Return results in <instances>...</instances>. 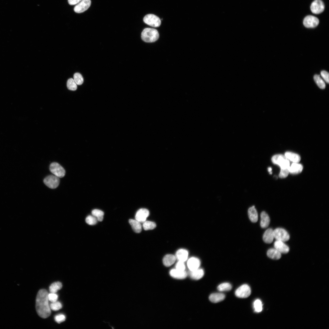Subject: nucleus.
<instances>
[{"label": "nucleus", "instance_id": "nucleus-1", "mask_svg": "<svg viewBox=\"0 0 329 329\" xmlns=\"http://www.w3.org/2000/svg\"><path fill=\"white\" fill-rule=\"evenodd\" d=\"M48 293L45 289H41L38 292L36 299V309L38 315L43 318L49 317L51 314L49 305Z\"/></svg>", "mask_w": 329, "mask_h": 329}, {"label": "nucleus", "instance_id": "nucleus-2", "mask_svg": "<svg viewBox=\"0 0 329 329\" xmlns=\"http://www.w3.org/2000/svg\"><path fill=\"white\" fill-rule=\"evenodd\" d=\"M159 37V34L158 31L153 28H145L141 34L142 39L147 43L154 42L158 39Z\"/></svg>", "mask_w": 329, "mask_h": 329}, {"label": "nucleus", "instance_id": "nucleus-3", "mask_svg": "<svg viewBox=\"0 0 329 329\" xmlns=\"http://www.w3.org/2000/svg\"><path fill=\"white\" fill-rule=\"evenodd\" d=\"M273 163L278 165L281 169L289 168L290 161L286 158L284 155L277 154L274 155L271 158Z\"/></svg>", "mask_w": 329, "mask_h": 329}, {"label": "nucleus", "instance_id": "nucleus-4", "mask_svg": "<svg viewBox=\"0 0 329 329\" xmlns=\"http://www.w3.org/2000/svg\"><path fill=\"white\" fill-rule=\"evenodd\" d=\"M143 21L145 23L153 27H159L161 24L160 18L157 16L152 14L145 15L143 18Z\"/></svg>", "mask_w": 329, "mask_h": 329}, {"label": "nucleus", "instance_id": "nucleus-5", "mask_svg": "<svg viewBox=\"0 0 329 329\" xmlns=\"http://www.w3.org/2000/svg\"><path fill=\"white\" fill-rule=\"evenodd\" d=\"M274 238L276 240L283 242L288 241L290 238V236L287 232L285 229L281 228H277L273 230Z\"/></svg>", "mask_w": 329, "mask_h": 329}, {"label": "nucleus", "instance_id": "nucleus-6", "mask_svg": "<svg viewBox=\"0 0 329 329\" xmlns=\"http://www.w3.org/2000/svg\"><path fill=\"white\" fill-rule=\"evenodd\" d=\"M251 293L250 288L249 285L246 284L240 286L236 289L235 292V294L236 296L242 298L248 297Z\"/></svg>", "mask_w": 329, "mask_h": 329}, {"label": "nucleus", "instance_id": "nucleus-7", "mask_svg": "<svg viewBox=\"0 0 329 329\" xmlns=\"http://www.w3.org/2000/svg\"><path fill=\"white\" fill-rule=\"evenodd\" d=\"M49 168L50 171L54 175L58 178L63 177L65 175V170L57 163H51L50 165Z\"/></svg>", "mask_w": 329, "mask_h": 329}, {"label": "nucleus", "instance_id": "nucleus-8", "mask_svg": "<svg viewBox=\"0 0 329 329\" xmlns=\"http://www.w3.org/2000/svg\"><path fill=\"white\" fill-rule=\"evenodd\" d=\"M59 178L55 175H49L45 178L44 182L50 188L55 189L59 184L60 180Z\"/></svg>", "mask_w": 329, "mask_h": 329}, {"label": "nucleus", "instance_id": "nucleus-9", "mask_svg": "<svg viewBox=\"0 0 329 329\" xmlns=\"http://www.w3.org/2000/svg\"><path fill=\"white\" fill-rule=\"evenodd\" d=\"M91 4L90 0H82L75 6L74 10L77 13H80L87 10Z\"/></svg>", "mask_w": 329, "mask_h": 329}, {"label": "nucleus", "instance_id": "nucleus-10", "mask_svg": "<svg viewBox=\"0 0 329 329\" xmlns=\"http://www.w3.org/2000/svg\"><path fill=\"white\" fill-rule=\"evenodd\" d=\"M324 9V5L321 0H315L311 4L310 9L311 12L315 14H320L322 12Z\"/></svg>", "mask_w": 329, "mask_h": 329}, {"label": "nucleus", "instance_id": "nucleus-11", "mask_svg": "<svg viewBox=\"0 0 329 329\" xmlns=\"http://www.w3.org/2000/svg\"><path fill=\"white\" fill-rule=\"evenodd\" d=\"M319 23V20L316 17L309 15L304 18L303 21L304 25L307 28H314L317 26Z\"/></svg>", "mask_w": 329, "mask_h": 329}, {"label": "nucleus", "instance_id": "nucleus-12", "mask_svg": "<svg viewBox=\"0 0 329 329\" xmlns=\"http://www.w3.org/2000/svg\"><path fill=\"white\" fill-rule=\"evenodd\" d=\"M149 215V212L147 209L141 208L136 212L135 216V219L141 223H143L146 221Z\"/></svg>", "mask_w": 329, "mask_h": 329}, {"label": "nucleus", "instance_id": "nucleus-13", "mask_svg": "<svg viewBox=\"0 0 329 329\" xmlns=\"http://www.w3.org/2000/svg\"><path fill=\"white\" fill-rule=\"evenodd\" d=\"M274 246L275 248L281 253H286L289 250L288 246L281 241L276 240L274 242Z\"/></svg>", "mask_w": 329, "mask_h": 329}, {"label": "nucleus", "instance_id": "nucleus-14", "mask_svg": "<svg viewBox=\"0 0 329 329\" xmlns=\"http://www.w3.org/2000/svg\"><path fill=\"white\" fill-rule=\"evenodd\" d=\"M200 260L195 257H192L188 260L187 265L190 271H193L199 268L200 265Z\"/></svg>", "mask_w": 329, "mask_h": 329}, {"label": "nucleus", "instance_id": "nucleus-15", "mask_svg": "<svg viewBox=\"0 0 329 329\" xmlns=\"http://www.w3.org/2000/svg\"><path fill=\"white\" fill-rule=\"evenodd\" d=\"M170 275L173 278L178 279H183L185 278L187 275L185 271H182L176 269H172L169 272Z\"/></svg>", "mask_w": 329, "mask_h": 329}, {"label": "nucleus", "instance_id": "nucleus-16", "mask_svg": "<svg viewBox=\"0 0 329 329\" xmlns=\"http://www.w3.org/2000/svg\"><path fill=\"white\" fill-rule=\"evenodd\" d=\"M303 166L299 163H292L289 168V173L292 174H297L301 173L303 169Z\"/></svg>", "mask_w": 329, "mask_h": 329}, {"label": "nucleus", "instance_id": "nucleus-17", "mask_svg": "<svg viewBox=\"0 0 329 329\" xmlns=\"http://www.w3.org/2000/svg\"><path fill=\"white\" fill-rule=\"evenodd\" d=\"M273 230L271 228L267 229L264 232L263 235V240L266 243H271L274 239Z\"/></svg>", "mask_w": 329, "mask_h": 329}, {"label": "nucleus", "instance_id": "nucleus-18", "mask_svg": "<svg viewBox=\"0 0 329 329\" xmlns=\"http://www.w3.org/2000/svg\"><path fill=\"white\" fill-rule=\"evenodd\" d=\"M188 255V251L185 249H180L176 253L175 257L179 261L184 262L187 260Z\"/></svg>", "mask_w": 329, "mask_h": 329}, {"label": "nucleus", "instance_id": "nucleus-19", "mask_svg": "<svg viewBox=\"0 0 329 329\" xmlns=\"http://www.w3.org/2000/svg\"><path fill=\"white\" fill-rule=\"evenodd\" d=\"M261 221L260 225L261 228H267L270 223V218L267 214L265 211H262L260 214Z\"/></svg>", "mask_w": 329, "mask_h": 329}, {"label": "nucleus", "instance_id": "nucleus-20", "mask_svg": "<svg viewBox=\"0 0 329 329\" xmlns=\"http://www.w3.org/2000/svg\"><path fill=\"white\" fill-rule=\"evenodd\" d=\"M284 155L289 161L292 163H299L301 159L300 156L299 154L292 152H286Z\"/></svg>", "mask_w": 329, "mask_h": 329}, {"label": "nucleus", "instance_id": "nucleus-21", "mask_svg": "<svg viewBox=\"0 0 329 329\" xmlns=\"http://www.w3.org/2000/svg\"><path fill=\"white\" fill-rule=\"evenodd\" d=\"M204 274V271L202 269L199 268L193 271H190L189 272L190 277L194 280L200 279L203 277Z\"/></svg>", "mask_w": 329, "mask_h": 329}, {"label": "nucleus", "instance_id": "nucleus-22", "mask_svg": "<svg viewBox=\"0 0 329 329\" xmlns=\"http://www.w3.org/2000/svg\"><path fill=\"white\" fill-rule=\"evenodd\" d=\"M225 298L224 294L221 293H216L211 294L209 297L210 300L214 303H217L223 300Z\"/></svg>", "mask_w": 329, "mask_h": 329}, {"label": "nucleus", "instance_id": "nucleus-23", "mask_svg": "<svg viewBox=\"0 0 329 329\" xmlns=\"http://www.w3.org/2000/svg\"><path fill=\"white\" fill-rule=\"evenodd\" d=\"M248 214L249 219L252 222L255 223L257 221L258 219V214L254 206L249 208Z\"/></svg>", "mask_w": 329, "mask_h": 329}, {"label": "nucleus", "instance_id": "nucleus-24", "mask_svg": "<svg viewBox=\"0 0 329 329\" xmlns=\"http://www.w3.org/2000/svg\"><path fill=\"white\" fill-rule=\"evenodd\" d=\"M267 255L270 258L275 260L280 259L281 257V253L275 248L269 249L267 252Z\"/></svg>", "mask_w": 329, "mask_h": 329}, {"label": "nucleus", "instance_id": "nucleus-25", "mask_svg": "<svg viewBox=\"0 0 329 329\" xmlns=\"http://www.w3.org/2000/svg\"><path fill=\"white\" fill-rule=\"evenodd\" d=\"M176 258L172 254H167L165 256L163 260V263L164 266L169 267L173 264L175 262Z\"/></svg>", "mask_w": 329, "mask_h": 329}, {"label": "nucleus", "instance_id": "nucleus-26", "mask_svg": "<svg viewBox=\"0 0 329 329\" xmlns=\"http://www.w3.org/2000/svg\"><path fill=\"white\" fill-rule=\"evenodd\" d=\"M129 223L131 225L133 231L137 233H139L142 230L141 223L136 220L130 219Z\"/></svg>", "mask_w": 329, "mask_h": 329}, {"label": "nucleus", "instance_id": "nucleus-27", "mask_svg": "<svg viewBox=\"0 0 329 329\" xmlns=\"http://www.w3.org/2000/svg\"><path fill=\"white\" fill-rule=\"evenodd\" d=\"M62 287V283L59 281L55 282L52 283L49 286V290L51 293H55Z\"/></svg>", "mask_w": 329, "mask_h": 329}, {"label": "nucleus", "instance_id": "nucleus-28", "mask_svg": "<svg viewBox=\"0 0 329 329\" xmlns=\"http://www.w3.org/2000/svg\"><path fill=\"white\" fill-rule=\"evenodd\" d=\"M314 80L320 88L323 89L325 88L326 86L325 83L319 75H315L314 76Z\"/></svg>", "mask_w": 329, "mask_h": 329}, {"label": "nucleus", "instance_id": "nucleus-29", "mask_svg": "<svg viewBox=\"0 0 329 329\" xmlns=\"http://www.w3.org/2000/svg\"><path fill=\"white\" fill-rule=\"evenodd\" d=\"M253 307L255 312H261L263 309V304L261 300L259 299H256L253 303Z\"/></svg>", "mask_w": 329, "mask_h": 329}, {"label": "nucleus", "instance_id": "nucleus-30", "mask_svg": "<svg viewBox=\"0 0 329 329\" xmlns=\"http://www.w3.org/2000/svg\"><path fill=\"white\" fill-rule=\"evenodd\" d=\"M91 213L93 215L97 218L98 221H103L104 215V213L103 211L95 209L92 210Z\"/></svg>", "mask_w": 329, "mask_h": 329}, {"label": "nucleus", "instance_id": "nucleus-31", "mask_svg": "<svg viewBox=\"0 0 329 329\" xmlns=\"http://www.w3.org/2000/svg\"><path fill=\"white\" fill-rule=\"evenodd\" d=\"M232 288L231 285L228 282H224L220 284L217 287L218 290L220 292L228 291Z\"/></svg>", "mask_w": 329, "mask_h": 329}, {"label": "nucleus", "instance_id": "nucleus-32", "mask_svg": "<svg viewBox=\"0 0 329 329\" xmlns=\"http://www.w3.org/2000/svg\"><path fill=\"white\" fill-rule=\"evenodd\" d=\"M143 223V226L145 230L153 229L155 228L156 226L155 223L151 221H146Z\"/></svg>", "mask_w": 329, "mask_h": 329}, {"label": "nucleus", "instance_id": "nucleus-33", "mask_svg": "<svg viewBox=\"0 0 329 329\" xmlns=\"http://www.w3.org/2000/svg\"><path fill=\"white\" fill-rule=\"evenodd\" d=\"M67 86L68 89L74 91L77 88V84L72 78L69 79L67 82Z\"/></svg>", "mask_w": 329, "mask_h": 329}, {"label": "nucleus", "instance_id": "nucleus-34", "mask_svg": "<svg viewBox=\"0 0 329 329\" xmlns=\"http://www.w3.org/2000/svg\"><path fill=\"white\" fill-rule=\"evenodd\" d=\"M73 80L77 85H81L83 82V79L82 75L79 73H75L73 76Z\"/></svg>", "mask_w": 329, "mask_h": 329}, {"label": "nucleus", "instance_id": "nucleus-35", "mask_svg": "<svg viewBox=\"0 0 329 329\" xmlns=\"http://www.w3.org/2000/svg\"><path fill=\"white\" fill-rule=\"evenodd\" d=\"M50 307L51 309L54 311H57L62 308V305L60 302L57 301L52 302L50 304Z\"/></svg>", "mask_w": 329, "mask_h": 329}, {"label": "nucleus", "instance_id": "nucleus-36", "mask_svg": "<svg viewBox=\"0 0 329 329\" xmlns=\"http://www.w3.org/2000/svg\"><path fill=\"white\" fill-rule=\"evenodd\" d=\"M86 222L88 225H94L96 224L97 223V218L94 216L89 215L86 218Z\"/></svg>", "mask_w": 329, "mask_h": 329}, {"label": "nucleus", "instance_id": "nucleus-37", "mask_svg": "<svg viewBox=\"0 0 329 329\" xmlns=\"http://www.w3.org/2000/svg\"><path fill=\"white\" fill-rule=\"evenodd\" d=\"M289 173V168L281 169L279 176L280 178H285L288 176Z\"/></svg>", "mask_w": 329, "mask_h": 329}, {"label": "nucleus", "instance_id": "nucleus-38", "mask_svg": "<svg viewBox=\"0 0 329 329\" xmlns=\"http://www.w3.org/2000/svg\"><path fill=\"white\" fill-rule=\"evenodd\" d=\"M55 320L56 322L58 324L65 321V316L63 314H59L55 316Z\"/></svg>", "mask_w": 329, "mask_h": 329}, {"label": "nucleus", "instance_id": "nucleus-39", "mask_svg": "<svg viewBox=\"0 0 329 329\" xmlns=\"http://www.w3.org/2000/svg\"><path fill=\"white\" fill-rule=\"evenodd\" d=\"M175 269L182 271H185L186 267L184 262L179 261L175 265Z\"/></svg>", "mask_w": 329, "mask_h": 329}, {"label": "nucleus", "instance_id": "nucleus-40", "mask_svg": "<svg viewBox=\"0 0 329 329\" xmlns=\"http://www.w3.org/2000/svg\"><path fill=\"white\" fill-rule=\"evenodd\" d=\"M320 75L325 81L328 83H329V74L326 71L323 70L321 72Z\"/></svg>", "mask_w": 329, "mask_h": 329}, {"label": "nucleus", "instance_id": "nucleus-41", "mask_svg": "<svg viewBox=\"0 0 329 329\" xmlns=\"http://www.w3.org/2000/svg\"><path fill=\"white\" fill-rule=\"evenodd\" d=\"M48 298L50 301L51 302H54L57 301L58 296L55 293H51L48 294Z\"/></svg>", "mask_w": 329, "mask_h": 329}, {"label": "nucleus", "instance_id": "nucleus-42", "mask_svg": "<svg viewBox=\"0 0 329 329\" xmlns=\"http://www.w3.org/2000/svg\"><path fill=\"white\" fill-rule=\"evenodd\" d=\"M82 0H68L69 4L73 5L77 4Z\"/></svg>", "mask_w": 329, "mask_h": 329}, {"label": "nucleus", "instance_id": "nucleus-43", "mask_svg": "<svg viewBox=\"0 0 329 329\" xmlns=\"http://www.w3.org/2000/svg\"><path fill=\"white\" fill-rule=\"evenodd\" d=\"M272 169L271 167H269L268 168V171L271 174L272 173Z\"/></svg>", "mask_w": 329, "mask_h": 329}]
</instances>
